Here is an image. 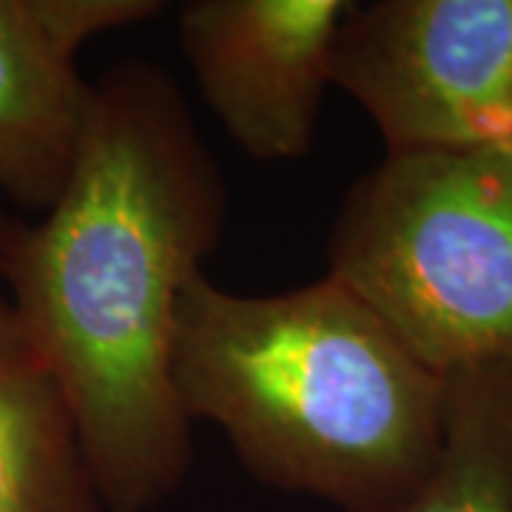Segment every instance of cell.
Here are the masks:
<instances>
[{
    "label": "cell",
    "mask_w": 512,
    "mask_h": 512,
    "mask_svg": "<svg viewBox=\"0 0 512 512\" xmlns=\"http://www.w3.org/2000/svg\"><path fill=\"white\" fill-rule=\"evenodd\" d=\"M225 220L222 168L177 80L151 60L92 80L69 183L0 282L66 390L106 512H157L191 473L171 350Z\"/></svg>",
    "instance_id": "1"
},
{
    "label": "cell",
    "mask_w": 512,
    "mask_h": 512,
    "mask_svg": "<svg viewBox=\"0 0 512 512\" xmlns=\"http://www.w3.org/2000/svg\"><path fill=\"white\" fill-rule=\"evenodd\" d=\"M174 390L248 476L339 512H393L433 473L444 376L333 276L268 296L197 274L180 299Z\"/></svg>",
    "instance_id": "2"
},
{
    "label": "cell",
    "mask_w": 512,
    "mask_h": 512,
    "mask_svg": "<svg viewBox=\"0 0 512 512\" xmlns=\"http://www.w3.org/2000/svg\"><path fill=\"white\" fill-rule=\"evenodd\" d=\"M325 254L433 373H512V151L384 154L350 185Z\"/></svg>",
    "instance_id": "3"
},
{
    "label": "cell",
    "mask_w": 512,
    "mask_h": 512,
    "mask_svg": "<svg viewBox=\"0 0 512 512\" xmlns=\"http://www.w3.org/2000/svg\"><path fill=\"white\" fill-rule=\"evenodd\" d=\"M330 86L384 154L512 151V0H370L342 20Z\"/></svg>",
    "instance_id": "4"
},
{
    "label": "cell",
    "mask_w": 512,
    "mask_h": 512,
    "mask_svg": "<svg viewBox=\"0 0 512 512\" xmlns=\"http://www.w3.org/2000/svg\"><path fill=\"white\" fill-rule=\"evenodd\" d=\"M350 0H188L177 12L185 63L231 143L259 163L313 148L330 55Z\"/></svg>",
    "instance_id": "5"
},
{
    "label": "cell",
    "mask_w": 512,
    "mask_h": 512,
    "mask_svg": "<svg viewBox=\"0 0 512 512\" xmlns=\"http://www.w3.org/2000/svg\"><path fill=\"white\" fill-rule=\"evenodd\" d=\"M163 9L160 0H0V197L35 214L55 205L89 114L83 49Z\"/></svg>",
    "instance_id": "6"
},
{
    "label": "cell",
    "mask_w": 512,
    "mask_h": 512,
    "mask_svg": "<svg viewBox=\"0 0 512 512\" xmlns=\"http://www.w3.org/2000/svg\"><path fill=\"white\" fill-rule=\"evenodd\" d=\"M0 512H106L66 390L3 288Z\"/></svg>",
    "instance_id": "7"
},
{
    "label": "cell",
    "mask_w": 512,
    "mask_h": 512,
    "mask_svg": "<svg viewBox=\"0 0 512 512\" xmlns=\"http://www.w3.org/2000/svg\"><path fill=\"white\" fill-rule=\"evenodd\" d=\"M444 382L439 461L393 512H512V373L461 370Z\"/></svg>",
    "instance_id": "8"
},
{
    "label": "cell",
    "mask_w": 512,
    "mask_h": 512,
    "mask_svg": "<svg viewBox=\"0 0 512 512\" xmlns=\"http://www.w3.org/2000/svg\"><path fill=\"white\" fill-rule=\"evenodd\" d=\"M23 231H26V220H20V217H15L12 211H6L0 205V276L6 274L12 256L18 251Z\"/></svg>",
    "instance_id": "9"
}]
</instances>
